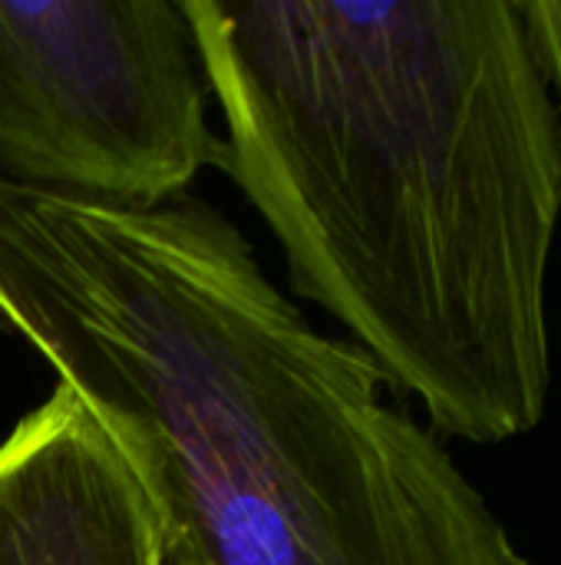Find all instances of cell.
Instances as JSON below:
<instances>
[{
    "mask_svg": "<svg viewBox=\"0 0 561 565\" xmlns=\"http://www.w3.org/2000/svg\"><path fill=\"white\" fill-rule=\"evenodd\" d=\"M225 169L179 0H0V179L122 205Z\"/></svg>",
    "mask_w": 561,
    "mask_h": 565,
    "instance_id": "cell-3",
    "label": "cell"
},
{
    "mask_svg": "<svg viewBox=\"0 0 561 565\" xmlns=\"http://www.w3.org/2000/svg\"><path fill=\"white\" fill-rule=\"evenodd\" d=\"M0 565H169L129 463L60 384L0 444Z\"/></svg>",
    "mask_w": 561,
    "mask_h": 565,
    "instance_id": "cell-4",
    "label": "cell"
},
{
    "mask_svg": "<svg viewBox=\"0 0 561 565\" xmlns=\"http://www.w3.org/2000/svg\"><path fill=\"white\" fill-rule=\"evenodd\" d=\"M0 324L116 444L169 565H536L205 202L0 179Z\"/></svg>",
    "mask_w": 561,
    "mask_h": 565,
    "instance_id": "cell-2",
    "label": "cell"
},
{
    "mask_svg": "<svg viewBox=\"0 0 561 565\" xmlns=\"http://www.w3.org/2000/svg\"><path fill=\"white\" fill-rule=\"evenodd\" d=\"M516 7L561 119V0H516Z\"/></svg>",
    "mask_w": 561,
    "mask_h": 565,
    "instance_id": "cell-5",
    "label": "cell"
},
{
    "mask_svg": "<svg viewBox=\"0 0 561 565\" xmlns=\"http://www.w3.org/2000/svg\"><path fill=\"white\" fill-rule=\"evenodd\" d=\"M225 172L433 434L549 407L561 119L516 0H179Z\"/></svg>",
    "mask_w": 561,
    "mask_h": 565,
    "instance_id": "cell-1",
    "label": "cell"
}]
</instances>
